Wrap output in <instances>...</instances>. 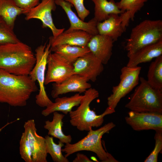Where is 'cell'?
<instances>
[{"label": "cell", "instance_id": "1", "mask_svg": "<svg viewBox=\"0 0 162 162\" xmlns=\"http://www.w3.org/2000/svg\"><path fill=\"white\" fill-rule=\"evenodd\" d=\"M38 90L36 82L29 75H16L0 69V103L25 106L31 94Z\"/></svg>", "mask_w": 162, "mask_h": 162}, {"label": "cell", "instance_id": "2", "mask_svg": "<svg viewBox=\"0 0 162 162\" xmlns=\"http://www.w3.org/2000/svg\"><path fill=\"white\" fill-rule=\"evenodd\" d=\"M36 61L31 48L20 41L0 45V69L15 75H28Z\"/></svg>", "mask_w": 162, "mask_h": 162}, {"label": "cell", "instance_id": "3", "mask_svg": "<svg viewBox=\"0 0 162 162\" xmlns=\"http://www.w3.org/2000/svg\"><path fill=\"white\" fill-rule=\"evenodd\" d=\"M99 96L98 91L91 87L84 93L78 107L69 113L70 122L71 125L80 131H88L90 128H98L101 126L105 116L115 112L107 107L102 114L97 115L95 111L91 110L90 104Z\"/></svg>", "mask_w": 162, "mask_h": 162}, {"label": "cell", "instance_id": "4", "mask_svg": "<svg viewBox=\"0 0 162 162\" xmlns=\"http://www.w3.org/2000/svg\"><path fill=\"white\" fill-rule=\"evenodd\" d=\"M115 126V124L111 122L95 130L90 128L86 136L75 143L65 144L64 148H62V152L65 153L64 156L67 158L78 152L90 151L95 153L101 162H118L110 154L104 149L101 141L102 136L108 133Z\"/></svg>", "mask_w": 162, "mask_h": 162}, {"label": "cell", "instance_id": "5", "mask_svg": "<svg viewBox=\"0 0 162 162\" xmlns=\"http://www.w3.org/2000/svg\"><path fill=\"white\" fill-rule=\"evenodd\" d=\"M139 81L125 107L138 112L162 113V91L152 88L142 77Z\"/></svg>", "mask_w": 162, "mask_h": 162}, {"label": "cell", "instance_id": "6", "mask_svg": "<svg viewBox=\"0 0 162 162\" xmlns=\"http://www.w3.org/2000/svg\"><path fill=\"white\" fill-rule=\"evenodd\" d=\"M162 40V21L144 20L134 27L127 40V56L145 46Z\"/></svg>", "mask_w": 162, "mask_h": 162}, {"label": "cell", "instance_id": "7", "mask_svg": "<svg viewBox=\"0 0 162 162\" xmlns=\"http://www.w3.org/2000/svg\"><path fill=\"white\" fill-rule=\"evenodd\" d=\"M50 47L49 43L41 45L36 48V62L29 75L32 80L38 82L39 89L35 97V102L39 106L43 107H46L52 102L48 96L45 87V71L48 56L51 52Z\"/></svg>", "mask_w": 162, "mask_h": 162}, {"label": "cell", "instance_id": "8", "mask_svg": "<svg viewBox=\"0 0 162 162\" xmlns=\"http://www.w3.org/2000/svg\"><path fill=\"white\" fill-rule=\"evenodd\" d=\"M141 67L137 66L123 67L121 69L120 81L112 87V93L107 98L108 107L115 111V109L122 98L130 92L138 85Z\"/></svg>", "mask_w": 162, "mask_h": 162}, {"label": "cell", "instance_id": "9", "mask_svg": "<svg viewBox=\"0 0 162 162\" xmlns=\"http://www.w3.org/2000/svg\"><path fill=\"white\" fill-rule=\"evenodd\" d=\"M45 85L51 82L59 83L75 74L73 64L55 52L49 54Z\"/></svg>", "mask_w": 162, "mask_h": 162}, {"label": "cell", "instance_id": "10", "mask_svg": "<svg viewBox=\"0 0 162 162\" xmlns=\"http://www.w3.org/2000/svg\"><path fill=\"white\" fill-rule=\"evenodd\" d=\"M56 8L55 0H42L35 7L28 10L24 14L26 20L32 19L40 20L43 28H49L51 30L52 37L56 38L63 32L65 28L59 29L55 26L53 21L51 12Z\"/></svg>", "mask_w": 162, "mask_h": 162}, {"label": "cell", "instance_id": "11", "mask_svg": "<svg viewBox=\"0 0 162 162\" xmlns=\"http://www.w3.org/2000/svg\"><path fill=\"white\" fill-rule=\"evenodd\" d=\"M125 119L126 123L135 131L162 130V113L130 111Z\"/></svg>", "mask_w": 162, "mask_h": 162}, {"label": "cell", "instance_id": "12", "mask_svg": "<svg viewBox=\"0 0 162 162\" xmlns=\"http://www.w3.org/2000/svg\"><path fill=\"white\" fill-rule=\"evenodd\" d=\"M103 64L91 52L78 58L74 63V71L89 81L95 82L104 70Z\"/></svg>", "mask_w": 162, "mask_h": 162}, {"label": "cell", "instance_id": "13", "mask_svg": "<svg viewBox=\"0 0 162 162\" xmlns=\"http://www.w3.org/2000/svg\"><path fill=\"white\" fill-rule=\"evenodd\" d=\"M24 128L31 148L32 162H47L45 138L37 134L34 120L25 122Z\"/></svg>", "mask_w": 162, "mask_h": 162}, {"label": "cell", "instance_id": "14", "mask_svg": "<svg viewBox=\"0 0 162 162\" xmlns=\"http://www.w3.org/2000/svg\"><path fill=\"white\" fill-rule=\"evenodd\" d=\"M88 81L84 77L74 74L59 83H53L51 96L56 98L60 95L70 92L84 93L91 87Z\"/></svg>", "mask_w": 162, "mask_h": 162}, {"label": "cell", "instance_id": "15", "mask_svg": "<svg viewBox=\"0 0 162 162\" xmlns=\"http://www.w3.org/2000/svg\"><path fill=\"white\" fill-rule=\"evenodd\" d=\"M56 4L61 6L65 12L69 21L70 26L67 30H80L92 35L98 34L97 28L98 22L94 18L88 22H85L72 10V4L64 0H55Z\"/></svg>", "mask_w": 162, "mask_h": 162}, {"label": "cell", "instance_id": "16", "mask_svg": "<svg viewBox=\"0 0 162 162\" xmlns=\"http://www.w3.org/2000/svg\"><path fill=\"white\" fill-rule=\"evenodd\" d=\"M114 42L110 37L98 34L92 37L87 46L104 64H106L112 55Z\"/></svg>", "mask_w": 162, "mask_h": 162}, {"label": "cell", "instance_id": "17", "mask_svg": "<svg viewBox=\"0 0 162 162\" xmlns=\"http://www.w3.org/2000/svg\"><path fill=\"white\" fill-rule=\"evenodd\" d=\"M92 36L82 30H67L56 38L50 37L49 43L51 47L64 44L85 47Z\"/></svg>", "mask_w": 162, "mask_h": 162}, {"label": "cell", "instance_id": "18", "mask_svg": "<svg viewBox=\"0 0 162 162\" xmlns=\"http://www.w3.org/2000/svg\"><path fill=\"white\" fill-rule=\"evenodd\" d=\"M162 55V40L139 49L127 56L129 59L127 66L134 67L140 64L149 62Z\"/></svg>", "mask_w": 162, "mask_h": 162}, {"label": "cell", "instance_id": "19", "mask_svg": "<svg viewBox=\"0 0 162 162\" xmlns=\"http://www.w3.org/2000/svg\"><path fill=\"white\" fill-rule=\"evenodd\" d=\"M97 28L98 34L110 37L114 41H117L126 30L119 15L115 14H111L106 20L98 22Z\"/></svg>", "mask_w": 162, "mask_h": 162}, {"label": "cell", "instance_id": "20", "mask_svg": "<svg viewBox=\"0 0 162 162\" xmlns=\"http://www.w3.org/2000/svg\"><path fill=\"white\" fill-rule=\"evenodd\" d=\"M83 97L78 93L70 97H58L55 98L54 102H52L42 111L41 114L47 116L55 112L59 111L67 114L74 107L79 106Z\"/></svg>", "mask_w": 162, "mask_h": 162}, {"label": "cell", "instance_id": "21", "mask_svg": "<svg viewBox=\"0 0 162 162\" xmlns=\"http://www.w3.org/2000/svg\"><path fill=\"white\" fill-rule=\"evenodd\" d=\"M148 0H121L116 2L122 11L119 14L124 27L126 28L130 20H134L135 14L144 6Z\"/></svg>", "mask_w": 162, "mask_h": 162}, {"label": "cell", "instance_id": "22", "mask_svg": "<svg viewBox=\"0 0 162 162\" xmlns=\"http://www.w3.org/2000/svg\"><path fill=\"white\" fill-rule=\"evenodd\" d=\"M53 114L52 120L51 121L49 120L46 121L44 126V128L48 130V135L58 139L63 143H70L72 139L71 136L65 135L62 131V120L65 115L57 111Z\"/></svg>", "mask_w": 162, "mask_h": 162}, {"label": "cell", "instance_id": "23", "mask_svg": "<svg viewBox=\"0 0 162 162\" xmlns=\"http://www.w3.org/2000/svg\"><path fill=\"white\" fill-rule=\"evenodd\" d=\"M28 10L18 7L13 0H0V16L13 29L17 16Z\"/></svg>", "mask_w": 162, "mask_h": 162}, {"label": "cell", "instance_id": "24", "mask_svg": "<svg viewBox=\"0 0 162 162\" xmlns=\"http://www.w3.org/2000/svg\"><path fill=\"white\" fill-rule=\"evenodd\" d=\"M50 50L51 51L60 55L73 64L78 58L91 52L87 46L81 47L67 44L51 47Z\"/></svg>", "mask_w": 162, "mask_h": 162}, {"label": "cell", "instance_id": "25", "mask_svg": "<svg viewBox=\"0 0 162 162\" xmlns=\"http://www.w3.org/2000/svg\"><path fill=\"white\" fill-rule=\"evenodd\" d=\"M91 0L94 4V18L98 22L106 20L111 14L119 15L122 13L114 0Z\"/></svg>", "mask_w": 162, "mask_h": 162}, {"label": "cell", "instance_id": "26", "mask_svg": "<svg viewBox=\"0 0 162 162\" xmlns=\"http://www.w3.org/2000/svg\"><path fill=\"white\" fill-rule=\"evenodd\" d=\"M146 80L152 88L162 91V55L155 58L151 63Z\"/></svg>", "mask_w": 162, "mask_h": 162}, {"label": "cell", "instance_id": "27", "mask_svg": "<svg viewBox=\"0 0 162 162\" xmlns=\"http://www.w3.org/2000/svg\"><path fill=\"white\" fill-rule=\"evenodd\" d=\"M46 152L49 154L55 162H69L68 160L62 153V148L64 143L59 141L58 144L54 141L53 137L46 135L45 137Z\"/></svg>", "mask_w": 162, "mask_h": 162}, {"label": "cell", "instance_id": "28", "mask_svg": "<svg viewBox=\"0 0 162 162\" xmlns=\"http://www.w3.org/2000/svg\"><path fill=\"white\" fill-rule=\"evenodd\" d=\"M20 41L14 33L13 29L0 16V45L16 43Z\"/></svg>", "mask_w": 162, "mask_h": 162}, {"label": "cell", "instance_id": "29", "mask_svg": "<svg viewBox=\"0 0 162 162\" xmlns=\"http://www.w3.org/2000/svg\"><path fill=\"white\" fill-rule=\"evenodd\" d=\"M20 154L21 158L26 162H32V153L26 132L22 134L20 141Z\"/></svg>", "mask_w": 162, "mask_h": 162}, {"label": "cell", "instance_id": "30", "mask_svg": "<svg viewBox=\"0 0 162 162\" xmlns=\"http://www.w3.org/2000/svg\"><path fill=\"white\" fill-rule=\"evenodd\" d=\"M155 146L153 150L144 160L145 162H157L158 155L162 149V130L155 131Z\"/></svg>", "mask_w": 162, "mask_h": 162}, {"label": "cell", "instance_id": "31", "mask_svg": "<svg viewBox=\"0 0 162 162\" xmlns=\"http://www.w3.org/2000/svg\"><path fill=\"white\" fill-rule=\"evenodd\" d=\"M74 6L77 13L78 17L84 21L86 18L89 15L90 12L84 5V0H64Z\"/></svg>", "mask_w": 162, "mask_h": 162}, {"label": "cell", "instance_id": "32", "mask_svg": "<svg viewBox=\"0 0 162 162\" xmlns=\"http://www.w3.org/2000/svg\"><path fill=\"white\" fill-rule=\"evenodd\" d=\"M19 8L26 9H31L37 5L40 0H13Z\"/></svg>", "mask_w": 162, "mask_h": 162}, {"label": "cell", "instance_id": "33", "mask_svg": "<svg viewBox=\"0 0 162 162\" xmlns=\"http://www.w3.org/2000/svg\"><path fill=\"white\" fill-rule=\"evenodd\" d=\"M73 162H92L86 155L84 154L78 153Z\"/></svg>", "mask_w": 162, "mask_h": 162}]
</instances>
